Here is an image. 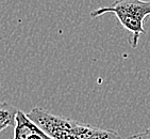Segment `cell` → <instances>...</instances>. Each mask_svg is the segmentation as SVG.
<instances>
[{
	"label": "cell",
	"instance_id": "5",
	"mask_svg": "<svg viewBox=\"0 0 150 139\" xmlns=\"http://www.w3.org/2000/svg\"><path fill=\"white\" fill-rule=\"evenodd\" d=\"M127 139H150V128L145 130L144 132H141V133H137L135 135L128 137Z\"/></svg>",
	"mask_w": 150,
	"mask_h": 139
},
{
	"label": "cell",
	"instance_id": "2",
	"mask_svg": "<svg viewBox=\"0 0 150 139\" xmlns=\"http://www.w3.org/2000/svg\"><path fill=\"white\" fill-rule=\"evenodd\" d=\"M107 13L115 14L120 25L131 32L129 40L132 48H136L141 34L146 33L144 29L145 18L150 15V0H117L110 6H102L91 12V18L100 17Z\"/></svg>",
	"mask_w": 150,
	"mask_h": 139
},
{
	"label": "cell",
	"instance_id": "3",
	"mask_svg": "<svg viewBox=\"0 0 150 139\" xmlns=\"http://www.w3.org/2000/svg\"><path fill=\"white\" fill-rule=\"evenodd\" d=\"M14 139H27V137L34 133L44 132L38 124L30 119L28 115L21 110H18L15 118Z\"/></svg>",
	"mask_w": 150,
	"mask_h": 139
},
{
	"label": "cell",
	"instance_id": "1",
	"mask_svg": "<svg viewBox=\"0 0 150 139\" xmlns=\"http://www.w3.org/2000/svg\"><path fill=\"white\" fill-rule=\"evenodd\" d=\"M27 115L52 139H120L119 134L114 130L57 116L40 107L33 108Z\"/></svg>",
	"mask_w": 150,
	"mask_h": 139
},
{
	"label": "cell",
	"instance_id": "4",
	"mask_svg": "<svg viewBox=\"0 0 150 139\" xmlns=\"http://www.w3.org/2000/svg\"><path fill=\"white\" fill-rule=\"evenodd\" d=\"M18 109L6 102H0V133L15 125V118Z\"/></svg>",
	"mask_w": 150,
	"mask_h": 139
}]
</instances>
